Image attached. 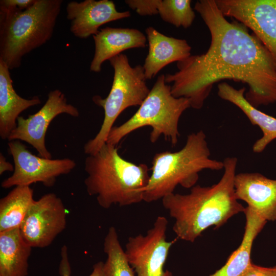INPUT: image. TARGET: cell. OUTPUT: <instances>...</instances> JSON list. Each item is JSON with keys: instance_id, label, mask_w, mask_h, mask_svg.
<instances>
[{"instance_id": "26", "label": "cell", "mask_w": 276, "mask_h": 276, "mask_svg": "<svg viewBox=\"0 0 276 276\" xmlns=\"http://www.w3.org/2000/svg\"><path fill=\"white\" fill-rule=\"evenodd\" d=\"M241 276H276V268L264 267L251 263Z\"/></svg>"}, {"instance_id": "5", "label": "cell", "mask_w": 276, "mask_h": 276, "mask_svg": "<svg viewBox=\"0 0 276 276\" xmlns=\"http://www.w3.org/2000/svg\"><path fill=\"white\" fill-rule=\"evenodd\" d=\"M210 155L206 135L202 130L189 134L185 146L179 151L156 153L143 201L151 202L162 199L174 193L178 185L192 188L199 179V173L203 170L223 169V162L212 159Z\"/></svg>"}, {"instance_id": "24", "label": "cell", "mask_w": 276, "mask_h": 276, "mask_svg": "<svg viewBox=\"0 0 276 276\" xmlns=\"http://www.w3.org/2000/svg\"><path fill=\"white\" fill-rule=\"evenodd\" d=\"M160 0H126L125 3L141 16L158 14Z\"/></svg>"}, {"instance_id": "29", "label": "cell", "mask_w": 276, "mask_h": 276, "mask_svg": "<svg viewBox=\"0 0 276 276\" xmlns=\"http://www.w3.org/2000/svg\"><path fill=\"white\" fill-rule=\"evenodd\" d=\"M275 268H276V266H275Z\"/></svg>"}, {"instance_id": "22", "label": "cell", "mask_w": 276, "mask_h": 276, "mask_svg": "<svg viewBox=\"0 0 276 276\" xmlns=\"http://www.w3.org/2000/svg\"><path fill=\"white\" fill-rule=\"evenodd\" d=\"M103 250L107 255L104 267L107 276H135L113 226L108 228L105 237Z\"/></svg>"}, {"instance_id": "28", "label": "cell", "mask_w": 276, "mask_h": 276, "mask_svg": "<svg viewBox=\"0 0 276 276\" xmlns=\"http://www.w3.org/2000/svg\"><path fill=\"white\" fill-rule=\"evenodd\" d=\"M14 166L7 160L4 155L0 154V174H3L6 171H14Z\"/></svg>"}, {"instance_id": "7", "label": "cell", "mask_w": 276, "mask_h": 276, "mask_svg": "<svg viewBox=\"0 0 276 276\" xmlns=\"http://www.w3.org/2000/svg\"><path fill=\"white\" fill-rule=\"evenodd\" d=\"M109 61L114 70L113 80L105 98L98 95L92 98L96 105L103 108L104 116L99 132L84 145V152L88 155L96 153L106 143L119 116L129 107L141 106L150 91L143 66H131L127 56L122 53Z\"/></svg>"}, {"instance_id": "17", "label": "cell", "mask_w": 276, "mask_h": 276, "mask_svg": "<svg viewBox=\"0 0 276 276\" xmlns=\"http://www.w3.org/2000/svg\"><path fill=\"white\" fill-rule=\"evenodd\" d=\"M245 87L238 89L225 82L218 85V96L237 106L252 125L260 128L263 135L252 146L254 152L260 153L276 139V118L251 105L245 98Z\"/></svg>"}, {"instance_id": "20", "label": "cell", "mask_w": 276, "mask_h": 276, "mask_svg": "<svg viewBox=\"0 0 276 276\" xmlns=\"http://www.w3.org/2000/svg\"><path fill=\"white\" fill-rule=\"evenodd\" d=\"M32 248L19 228L0 232V276H27Z\"/></svg>"}, {"instance_id": "16", "label": "cell", "mask_w": 276, "mask_h": 276, "mask_svg": "<svg viewBox=\"0 0 276 276\" xmlns=\"http://www.w3.org/2000/svg\"><path fill=\"white\" fill-rule=\"evenodd\" d=\"M93 36L95 49L90 70L95 73L101 72L104 61L125 50L147 46V37L135 29L106 27Z\"/></svg>"}, {"instance_id": "3", "label": "cell", "mask_w": 276, "mask_h": 276, "mask_svg": "<svg viewBox=\"0 0 276 276\" xmlns=\"http://www.w3.org/2000/svg\"><path fill=\"white\" fill-rule=\"evenodd\" d=\"M117 146L106 143L96 153L88 155L84 162L86 191L105 209L114 204L124 206L143 201L150 177L147 165L124 159Z\"/></svg>"}, {"instance_id": "9", "label": "cell", "mask_w": 276, "mask_h": 276, "mask_svg": "<svg viewBox=\"0 0 276 276\" xmlns=\"http://www.w3.org/2000/svg\"><path fill=\"white\" fill-rule=\"evenodd\" d=\"M8 146L14 170L12 175L2 181L3 188L30 186L38 182L52 187L58 177L68 174L76 166L75 161L69 158L49 159L36 156L18 140L9 141Z\"/></svg>"}, {"instance_id": "8", "label": "cell", "mask_w": 276, "mask_h": 276, "mask_svg": "<svg viewBox=\"0 0 276 276\" xmlns=\"http://www.w3.org/2000/svg\"><path fill=\"white\" fill-rule=\"evenodd\" d=\"M167 219L157 216L146 235L128 238L125 252L137 276H174L164 266L176 239L168 241Z\"/></svg>"}, {"instance_id": "18", "label": "cell", "mask_w": 276, "mask_h": 276, "mask_svg": "<svg viewBox=\"0 0 276 276\" xmlns=\"http://www.w3.org/2000/svg\"><path fill=\"white\" fill-rule=\"evenodd\" d=\"M41 103L39 97L26 99L19 96L13 86L10 70L0 60V136L8 139L17 125L21 112Z\"/></svg>"}, {"instance_id": "6", "label": "cell", "mask_w": 276, "mask_h": 276, "mask_svg": "<svg viewBox=\"0 0 276 276\" xmlns=\"http://www.w3.org/2000/svg\"><path fill=\"white\" fill-rule=\"evenodd\" d=\"M165 75H159L137 111L127 121L113 126L106 143L118 145L125 136L143 127L150 126L149 139L155 143L162 134L173 146L178 142L179 119L183 112L191 107L189 100L176 98L171 93V86L165 80Z\"/></svg>"}, {"instance_id": "27", "label": "cell", "mask_w": 276, "mask_h": 276, "mask_svg": "<svg viewBox=\"0 0 276 276\" xmlns=\"http://www.w3.org/2000/svg\"><path fill=\"white\" fill-rule=\"evenodd\" d=\"M36 0H1L0 6L15 7L25 10L34 4Z\"/></svg>"}, {"instance_id": "2", "label": "cell", "mask_w": 276, "mask_h": 276, "mask_svg": "<svg viewBox=\"0 0 276 276\" xmlns=\"http://www.w3.org/2000/svg\"><path fill=\"white\" fill-rule=\"evenodd\" d=\"M224 172L211 186L193 187L187 194L173 193L162 198V204L175 220L172 229L177 238L193 242L206 229L218 228L245 208L237 199L234 187L238 159L223 161Z\"/></svg>"}, {"instance_id": "15", "label": "cell", "mask_w": 276, "mask_h": 276, "mask_svg": "<svg viewBox=\"0 0 276 276\" xmlns=\"http://www.w3.org/2000/svg\"><path fill=\"white\" fill-rule=\"evenodd\" d=\"M145 32L149 49L143 66L147 80L154 77L169 64L191 55V47L186 40L167 36L152 27L147 28Z\"/></svg>"}, {"instance_id": "1", "label": "cell", "mask_w": 276, "mask_h": 276, "mask_svg": "<svg viewBox=\"0 0 276 276\" xmlns=\"http://www.w3.org/2000/svg\"><path fill=\"white\" fill-rule=\"evenodd\" d=\"M194 9L210 33L207 51L177 62L178 71L165 76L176 98L188 99L200 109L213 85L224 79L246 84V100L257 108L276 103V65L260 40L242 23L228 21L215 0H200Z\"/></svg>"}, {"instance_id": "4", "label": "cell", "mask_w": 276, "mask_h": 276, "mask_svg": "<svg viewBox=\"0 0 276 276\" xmlns=\"http://www.w3.org/2000/svg\"><path fill=\"white\" fill-rule=\"evenodd\" d=\"M62 0H36L25 10L0 6V60L9 70L52 36Z\"/></svg>"}, {"instance_id": "10", "label": "cell", "mask_w": 276, "mask_h": 276, "mask_svg": "<svg viewBox=\"0 0 276 276\" xmlns=\"http://www.w3.org/2000/svg\"><path fill=\"white\" fill-rule=\"evenodd\" d=\"M66 217L62 200L54 193L46 194L30 207L19 228L22 238L31 247H47L65 229Z\"/></svg>"}, {"instance_id": "11", "label": "cell", "mask_w": 276, "mask_h": 276, "mask_svg": "<svg viewBox=\"0 0 276 276\" xmlns=\"http://www.w3.org/2000/svg\"><path fill=\"white\" fill-rule=\"evenodd\" d=\"M225 17L251 30L276 65V0H215Z\"/></svg>"}, {"instance_id": "23", "label": "cell", "mask_w": 276, "mask_h": 276, "mask_svg": "<svg viewBox=\"0 0 276 276\" xmlns=\"http://www.w3.org/2000/svg\"><path fill=\"white\" fill-rule=\"evenodd\" d=\"M191 2L190 0H160L158 14L163 20L176 27L189 28L195 18Z\"/></svg>"}, {"instance_id": "14", "label": "cell", "mask_w": 276, "mask_h": 276, "mask_svg": "<svg viewBox=\"0 0 276 276\" xmlns=\"http://www.w3.org/2000/svg\"><path fill=\"white\" fill-rule=\"evenodd\" d=\"M234 187L238 200L266 221H276V179L259 173H240L235 175Z\"/></svg>"}, {"instance_id": "12", "label": "cell", "mask_w": 276, "mask_h": 276, "mask_svg": "<svg viewBox=\"0 0 276 276\" xmlns=\"http://www.w3.org/2000/svg\"><path fill=\"white\" fill-rule=\"evenodd\" d=\"M63 113L73 117H78L80 114L75 106L67 103L64 93L59 89L52 90L37 112L27 118L21 116L17 118L16 126L10 133L8 140L26 142L36 150L39 156L52 158L45 146V135L53 119Z\"/></svg>"}, {"instance_id": "25", "label": "cell", "mask_w": 276, "mask_h": 276, "mask_svg": "<svg viewBox=\"0 0 276 276\" xmlns=\"http://www.w3.org/2000/svg\"><path fill=\"white\" fill-rule=\"evenodd\" d=\"M60 273L62 276L70 275V268L66 255H62ZM89 276H107L105 270L104 262L100 261L93 266V272Z\"/></svg>"}, {"instance_id": "19", "label": "cell", "mask_w": 276, "mask_h": 276, "mask_svg": "<svg viewBox=\"0 0 276 276\" xmlns=\"http://www.w3.org/2000/svg\"><path fill=\"white\" fill-rule=\"evenodd\" d=\"M246 218L242 242L220 269L209 276H241L251 264L250 255L254 241L267 222L249 208L244 212Z\"/></svg>"}, {"instance_id": "13", "label": "cell", "mask_w": 276, "mask_h": 276, "mask_svg": "<svg viewBox=\"0 0 276 276\" xmlns=\"http://www.w3.org/2000/svg\"><path fill=\"white\" fill-rule=\"evenodd\" d=\"M66 11L71 32L84 39L96 34L99 27L105 24L130 16V11H118L113 2L109 0L72 1L67 4Z\"/></svg>"}, {"instance_id": "21", "label": "cell", "mask_w": 276, "mask_h": 276, "mask_svg": "<svg viewBox=\"0 0 276 276\" xmlns=\"http://www.w3.org/2000/svg\"><path fill=\"white\" fill-rule=\"evenodd\" d=\"M33 190L28 186L15 187L0 200V232L19 228L33 202Z\"/></svg>"}]
</instances>
